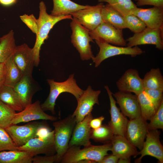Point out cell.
<instances>
[{"instance_id":"4316f807","label":"cell","mask_w":163,"mask_h":163,"mask_svg":"<svg viewBox=\"0 0 163 163\" xmlns=\"http://www.w3.org/2000/svg\"><path fill=\"white\" fill-rule=\"evenodd\" d=\"M33 157L23 151H2L0 152V163H32Z\"/></svg>"},{"instance_id":"2e32d148","label":"cell","mask_w":163,"mask_h":163,"mask_svg":"<svg viewBox=\"0 0 163 163\" xmlns=\"http://www.w3.org/2000/svg\"><path fill=\"white\" fill-rule=\"evenodd\" d=\"M107 93L110 102L109 110L111 119L108 125L112 130L114 135L124 136L127 125L128 121L126 116L120 111L116 105V101L113 98V93L108 86H104Z\"/></svg>"},{"instance_id":"83f0119b","label":"cell","mask_w":163,"mask_h":163,"mask_svg":"<svg viewBox=\"0 0 163 163\" xmlns=\"http://www.w3.org/2000/svg\"><path fill=\"white\" fill-rule=\"evenodd\" d=\"M17 46L12 30L1 37L0 42V63H4L12 56Z\"/></svg>"},{"instance_id":"7c38bea8","label":"cell","mask_w":163,"mask_h":163,"mask_svg":"<svg viewBox=\"0 0 163 163\" xmlns=\"http://www.w3.org/2000/svg\"><path fill=\"white\" fill-rule=\"evenodd\" d=\"M104 5L101 2L96 5H89L71 15L89 31H91L104 22L101 14V9Z\"/></svg>"},{"instance_id":"f546056e","label":"cell","mask_w":163,"mask_h":163,"mask_svg":"<svg viewBox=\"0 0 163 163\" xmlns=\"http://www.w3.org/2000/svg\"><path fill=\"white\" fill-rule=\"evenodd\" d=\"M4 63L6 68L4 85L13 88L20 80L23 75L14 62L13 55Z\"/></svg>"},{"instance_id":"8fae6325","label":"cell","mask_w":163,"mask_h":163,"mask_svg":"<svg viewBox=\"0 0 163 163\" xmlns=\"http://www.w3.org/2000/svg\"><path fill=\"white\" fill-rule=\"evenodd\" d=\"M45 123L34 121L22 126L14 124L5 129L16 145L19 147L25 144L30 139L37 137L38 129Z\"/></svg>"},{"instance_id":"3957f363","label":"cell","mask_w":163,"mask_h":163,"mask_svg":"<svg viewBox=\"0 0 163 163\" xmlns=\"http://www.w3.org/2000/svg\"><path fill=\"white\" fill-rule=\"evenodd\" d=\"M47 81L50 86V93L41 106L44 111H50L53 114H56V101L61 94L68 92L74 95L77 100L84 91L77 85L74 74H71L66 80L63 82H57L53 79H48Z\"/></svg>"},{"instance_id":"277c9868","label":"cell","mask_w":163,"mask_h":163,"mask_svg":"<svg viewBox=\"0 0 163 163\" xmlns=\"http://www.w3.org/2000/svg\"><path fill=\"white\" fill-rule=\"evenodd\" d=\"M76 124L75 118L70 115L62 120L55 121L53 125L54 127V139L58 162L66 152L74 129Z\"/></svg>"},{"instance_id":"44dd1931","label":"cell","mask_w":163,"mask_h":163,"mask_svg":"<svg viewBox=\"0 0 163 163\" xmlns=\"http://www.w3.org/2000/svg\"><path fill=\"white\" fill-rule=\"evenodd\" d=\"M93 118L91 113H90L82 120L76 123L69 142V147L75 145L85 147L91 144L90 139L92 129L90 122Z\"/></svg>"},{"instance_id":"603a6c76","label":"cell","mask_w":163,"mask_h":163,"mask_svg":"<svg viewBox=\"0 0 163 163\" xmlns=\"http://www.w3.org/2000/svg\"><path fill=\"white\" fill-rule=\"evenodd\" d=\"M111 151L113 155L119 158H126L139 155L136 148L129 142L124 136H113L111 141Z\"/></svg>"},{"instance_id":"cb8c5ba5","label":"cell","mask_w":163,"mask_h":163,"mask_svg":"<svg viewBox=\"0 0 163 163\" xmlns=\"http://www.w3.org/2000/svg\"><path fill=\"white\" fill-rule=\"evenodd\" d=\"M53 7L50 15L59 16L71 15L81 9L88 7L89 5H81L70 0H53Z\"/></svg>"},{"instance_id":"60d3db41","label":"cell","mask_w":163,"mask_h":163,"mask_svg":"<svg viewBox=\"0 0 163 163\" xmlns=\"http://www.w3.org/2000/svg\"><path fill=\"white\" fill-rule=\"evenodd\" d=\"M136 1V5L138 6L146 5L163 8V0H135Z\"/></svg>"},{"instance_id":"52a82bcc","label":"cell","mask_w":163,"mask_h":163,"mask_svg":"<svg viewBox=\"0 0 163 163\" xmlns=\"http://www.w3.org/2000/svg\"><path fill=\"white\" fill-rule=\"evenodd\" d=\"M122 29L107 22H103L93 30L89 31L93 40L104 42L115 46H125L127 42Z\"/></svg>"},{"instance_id":"f1b7e54d","label":"cell","mask_w":163,"mask_h":163,"mask_svg":"<svg viewBox=\"0 0 163 163\" xmlns=\"http://www.w3.org/2000/svg\"><path fill=\"white\" fill-rule=\"evenodd\" d=\"M145 89H157L163 91V76L159 68H152L142 79Z\"/></svg>"},{"instance_id":"f35d334b","label":"cell","mask_w":163,"mask_h":163,"mask_svg":"<svg viewBox=\"0 0 163 163\" xmlns=\"http://www.w3.org/2000/svg\"><path fill=\"white\" fill-rule=\"evenodd\" d=\"M20 17L21 20L36 35L38 30L37 20L34 14L28 15L24 14Z\"/></svg>"},{"instance_id":"c3c4849f","label":"cell","mask_w":163,"mask_h":163,"mask_svg":"<svg viewBox=\"0 0 163 163\" xmlns=\"http://www.w3.org/2000/svg\"><path fill=\"white\" fill-rule=\"evenodd\" d=\"M1 40V37H0V42Z\"/></svg>"},{"instance_id":"7dc6e473","label":"cell","mask_w":163,"mask_h":163,"mask_svg":"<svg viewBox=\"0 0 163 163\" xmlns=\"http://www.w3.org/2000/svg\"><path fill=\"white\" fill-rule=\"evenodd\" d=\"M131 158H119L118 163H130Z\"/></svg>"},{"instance_id":"ba28073f","label":"cell","mask_w":163,"mask_h":163,"mask_svg":"<svg viewBox=\"0 0 163 163\" xmlns=\"http://www.w3.org/2000/svg\"><path fill=\"white\" fill-rule=\"evenodd\" d=\"M17 150L27 152L34 156L40 154H44L48 156L56 154L54 130H52L46 137H36L30 139L25 144L18 147Z\"/></svg>"},{"instance_id":"d4e9b609","label":"cell","mask_w":163,"mask_h":163,"mask_svg":"<svg viewBox=\"0 0 163 163\" xmlns=\"http://www.w3.org/2000/svg\"><path fill=\"white\" fill-rule=\"evenodd\" d=\"M101 14L104 22L120 29L127 28L124 16L108 4L104 5Z\"/></svg>"},{"instance_id":"8d00e7d4","label":"cell","mask_w":163,"mask_h":163,"mask_svg":"<svg viewBox=\"0 0 163 163\" xmlns=\"http://www.w3.org/2000/svg\"><path fill=\"white\" fill-rule=\"evenodd\" d=\"M148 123V130L163 129V101Z\"/></svg>"},{"instance_id":"ee69618b","label":"cell","mask_w":163,"mask_h":163,"mask_svg":"<svg viewBox=\"0 0 163 163\" xmlns=\"http://www.w3.org/2000/svg\"><path fill=\"white\" fill-rule=\"evenodd\" d=\"M119 158L112 154H107L104 156L99 163H117Z\"/></svg>"},{"instance_id":"836d02e7","label":"cell","mask_w":163,"mask_h":163,"mask_svg":"<svg viewBox=\"0 0 163 163\" xmlns=\"http://www.w3.org/2000/svg\"><path fill=\"white\" fill-rule=\"evenodd\" d=\"M15 111L0 101V127L5 129L12 125Z\"/></svg>"},{"instance_id":"e575fe53","label":"cell","mask_w":163,"mask_h":163,"mask_svg":"<svg viewBox=\"0 0 163 163\" xmlns=\"http://www.w3.org/2000/svg\"><path fill=\"white\" fill-rule=\"evenodd\" d=\"M127 28L134 34L139 32L146 27L145 23L138 17L133 14L124 16Z\"/></svg>"},{"instance_id":"5b68a950","label":"cell","mask_w":163,"mask_h":163,"mask_svg":"<svg viewBox=\"0 0 163 163\" xmlns=\"http://www.w3.org/2000/svg\"><path fill=\"white\" fill-rule=\"evenodd\" d=\"M70 26L72 31L71 43L79 52L81 59H92L94 56L90 43L94 41L90 35L89 31L73 18Z\"/></svg>"},{"instance_id":"74e56055","label":"cell","mask_w":163,"mask_h":163,"mask_svg":"<svg viewBox=\"0 0 163 163\" xmlns=\"http://www.w3.org/2000/svg\"><path fill=\"white\" fill-rule=\"evenodd\" d=\"M144 91L157 110L163 101V91L152 89H145Z\"/></svg>"},{"instance_id":"d590c367","label":"cell","mask_w":163,"mask_h":163,"mask_svg":"<svg viewBox=\"0 0 163 163\" xmlns=\"http://www.w3.org/2000/svg\"><path fill=\"white\" fill-rule=\"evenodd\" d=\"M17 148L5 129L0 127V152L17 150Z\"/></svg>"},{"instance_id":"4dcf8cb0","label":"cell","mask_w":163,"mask_h":163,"mask_svg":"<svg viewBox=\"0 0 163 163\" xmlns=\"http://www.w3.org/2000/svg\"><path fill=\"white\" fill-rule=\"evenodd\" d=\"M114 135L108 125L104 124L97 128L92 129L90 138L95 142L104 144L110 142Z\"/></svg>"},{"instance_id":"f6af8a7d","label":"cell","mask_w":163,"mask_h":163,"mask_svg":"<svg viewBox=\"0 0 163 163\" xmlns=\"http://www.w3.org/2000/svg\"><path fill=\"white\" fill-rule=\"evenodd\" d=\"M6 68L4 63H0V88L4 84Z\"/></svg>"},{"instance_id":"bcb514c9","label":"cell","mask_w":163,"mask_h":163,"mask_svg":"<svg viewBox=\"0 0 163 163\" xmlns=\"http://www.w3.org/2000/svg\"><path fill=\"white\" fill-rule=\"evenodd\" d=\"M16 1L17 0H0V4L3 6H8L15 4Z\"/></svg>"},{"instance_id":"5bb4252c","label":"cell","mask_w":163,"mask_h":163,"mask_svg":"<svg viewBox=\"0 0 163 163\" xmlns=\"http://www.w3.org/2000/svg\"><path fill=\"white\" fill-rule=\"evenodd\" d=\"M148 123L142 117L128 120L124 136L132 145L142 149L148 131Z\"/></svg>"},{"instance_id":"7402d4cb","label":"cell","mask_w":163,"mask_h":163,"mask_svg":"<svg viewBox=\"0 0 163 163\" xmlns=\"http://www.w3.org/2000/svg\"><path fill=\"white\" fill-rule=\"evenodd\" d=\"M132 14L140 19L146 27L163 28V8L154 6L143 9L137 7Z\"/></svg>"},{"instance_id":"ab89813d","label":"cell","mask_w":163,"mask_h":163,"mask_svg":"<svg viewBox=\"0 0 163 163\" xmlns=\"http://www.w3.org/2000/svg\"><path fill=\"white\" fill-rule=\"evenodd\" d=\"M58 162V159L56 154L50 156H34L33 158V163H53Z\"/></svg>"},{"instance_id":"d6986e66","label":"cell","mask_w":163,"mask_h":163,"mask_svg":"<svg viewBox=\"0 0 163 163\" xmlns=\"http://www.w3.org/2000/svg\"><path fill=\"white\" fill-rule=\"evenodd\" d=\"M17 93L24 108L32 103L34 94L39 89L37 83L34 80L32 75H24L13 88Z\"/></svg>"},{"instance_id":"6da1fadb","label":"cell","mask_w":163,"mask_h":163,"mask_svg":"<svg viewBox=\"0 0 163 163\" xmlns=\"http://www.w3.org/2000/svg\"><path fill=\"white\" fill-rule=\"evenodd\" d=\"M111 142L102 145L91 144L80 149V146L69 147L61 158L62 163H99L107 152L111 151Z\"/></svg>"},{"instance_id":"484cf974","label":"cell","mask_w":163,"mask_h":163,"mask_svg":"<svg viewBox=\"0 0 163 163\" xmlns=\"http://www.w3.org/2000/svg\"><path fill=\"white\" fill-rule=\"evenodd\" d=\"M0 101L15 111L20 112L24 109L13 88L3 85L0 88Z\"/></svg>"},{"instance_id":"30bf717a","label":"cell","mask_w":163,"mask_h":163,"mask_svg":"<svg viewBox=\"0 0 163 163\" xmlns=\"http://www.w3.org/2000/svg\"><path fill=\"white\" fill-rule=\"evenodd\" d=\"M101 93L99 90H94L89 85L77 100V105L73 112L76 123L82 120L85 117L91 113L95 104L99 105V96Z\"/></svg>"},{"instance_id":"ac0fdd59","label":"cell","mask_w":163,"mask_h":163,"mask_svg":"<svg viewBox=\"0 0 163 163\" xmlns=\"http://www.w3.org/2000/svg\"><path fill=\"white\" fill-rule=\"evenodd\" d=\"M116 85L119 91L133 93L137 95L144 90L142 79L134 69L127 70L117 81Z\"/></svg>"},{"instance_id":"d6a6232c","label":"cell","mask_w":163,"mask_h":163,"mask_svg":"<svg viewBox=\"0 0 163 163\" xmlns=\"http://www.w3.org/2000/svg\"><path fill=\"white\" fill-rule=\"evenodd\" d=\"M98 1L107 2L124 16L132 14L137 7L132 0H98Z\"/></svg>"},{"instance_id":"8992f818","label":"cell","mask_w":163,"mask_h":163,"mask_svg":"<svg viewBox=\"0 0 163 163\" xmlns=\"http://www.w3.org/2000/svg\"><path fill=\"white\" fill-rule=\"evenodd\" d=\"M95 41L99 48L98 53L92 59L95 67H98L103 61L110 57L121 55H129L135 57L144 52L138 46L133 47L119 46L98 40Z\"/></svg>"},{"instance_id":"b9f144b4","label":"cell","mask_w":163,"mask_h":163,"mask_svg":"<svg viewBox=\"0 0 163 163\" xmlns=\"http://www.w3.org/2000/svg\"><path fill=\"white\" fill-rule=\"evenodd\" d=\"M52 131L49 125L46 123L38 129L36 133L37 137H46L50 134Z\"/></svg>"},{"instance_id":"9c48e42d","label":"cell","mask_w":163,"mask_h":163,"mask_svg":"<svg viewBox=\"0 0 163 163\" xmlns=\"http://www.w3.org/2000/svg\"><path fill=\"white\" fill-rule=\"evenodd\" d=\"M126 40L128 47L151 44L155 45L156 48L161 50L163 49V28L146 27L142 31L134 34Z\"/></svg>"},{"instance_id":"1f68e13d","label":"cell","mask_w":163,"mask_h":163,"mask_svg":"<svg viewBox=\"0 0 163 163\" xmlns=\"http://www.w3.org/2000/svg\"><path fill=\"white\" fill-rule=\"evenodd\" d=\"M141 117L145 120H150L155 113L153 104L144 91L137 95Z\"/></svg>"},{"instance_id":"7a4b0ae2","label":"cell","mask_w":163,"mask_h":163,"mask_svg":"<svg viewBox=\"0 0 163 163\" xmlns=\"http://www.w3.org/2000/svg\"><path fill=\"white\" fill-rule=\"evenodd\" d=\"M39 14L37 20L38 30L36 35V40L32 48L34 56V66H37L40 62V51L44 41L48 38L51 30L58 22L64 19L73 18L71 15L59 16H52L46 12V5L43 1L39 4Z\"/></svg>"},{"instance_id":"7bdbcfd3","label":"cell","mask_w":163,"mask_h":163,"mask_svg":"<svg viewBox=\"0 0 163 163\" xmlns=\"http://www.w3.org/2000/svg\"><path fill=\"white\" fill-rule=\"evenodd\" d=\"M104 117L101 116L98 117L92 118L90 122V126L92 129H96L101 126L104 120Z\"/></svg>"},{"instance_id":"e0dca14e","label":"cell","mask_w":163,"mask_h":163,"mask_svg":"<svg viewBox=\"0 0 163 163\" xmlns=\"http://www.w3.org/2000/svg\"><path fill=\"white\" fill-rule=\"evenodd\" d=\"M57 118L49 115L42 109L39 101L24 108L19 113H16L12 121V125L17 124L22 122H27L39 120L56 121Z\"/></svg>"},{"instance_id":"9a60e30c","label":"cell","mask_w":163,"mask_h":163,"mask_svg":"<svg viewBox=\"0 0 163 163\" xmlns=\"http://www.w3.org/2000/svg\"><path fill=\"white\" fill-rule=\"evenodd\" d=\"M122 113L129 120L141 117L137 95L131 92L119 91L113 93Z\"/></svg>"},{"instance_id":"4fadbf2b","label":"cell","mask_w":163,"mask_h":163,"mask_svg":"<svg viewBox=\"0 0 163 163\" xmlns=\"http://www.w3.org/2000/svg\"><path fill=\"white\" fill-rule=\"evenodd\" d=\"M160 134L158 129L148 130L142 148L139 152L141 156L135 160V163L141 162L146 155L155 158L159 163H163V147L160 141Z\"/></svg>"},{"instance_id":"ffe728a7","label":"cell","mask_w":163,"mask_h":163,"mask_svg":"<svg viewBox=\"0 0 163 163\" xmlns=\"http://www.w3.org/2000/svg\"><path fill=\"white\" fill-rule=\"evenodd\" d=\"M14 61L23 76L32 75L34 66L32 48L26 43L17 46L13 54Z\"/></svg>"}]
</instances>
